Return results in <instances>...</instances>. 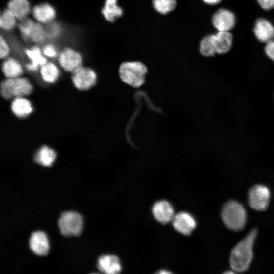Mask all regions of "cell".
Segmentation results:
<instances>
[{
  "mask_svg": "<svg viewBox=\"0 0 274 274\" xmlns=\"http://www.w3.org/2000/svg\"><path fill=\"white\" fill-rule=\"evenodd\" d=\"M256 235L257 230L254 229L232 249L229 263L234 271L242 272L248 269L253 258V246Z\"/></svg>",
  "mask_w": 274,
  "mask_h": 274,
  "instance_id": "obj_1",
  "label": "cell"
},
{
  "mask_svg": "<svg viewBox=\"0 0 274 274\" xmlns=\"http://www.w3.org/2000/svg\"><path fill=\"white\" fill-rule=\"evenodd\" d=\"M56 153L52 148L44 145L40 147L34 156V161L44 167L51 166L56 158Z\"/></svg>",
  "mask_w": 274,
  "mask_h": 274,
  "instance_id": "obj_20",
  "label": "cell"
},
{
  "mask_svg": "<svg viewBox=\"0 0 274 274\" xmlns=\"http://www.w3.org/2000/svg\"><path fill=\"white\" fill-rule=\"evenodd\" d=\"M58 60L59 65L63 70L73 72L82 66L83 58L78 51L66 47L59 53Z\"/></svg>",
  "mask_w": 274,
  "mask_h": 274,
  "instance_id": "obj_8",
  "label": "cell"
},
{
  "mask_svg": "<svg viewBox=\"0 0 274 274\" xmlns=\"http://www.w3.org/2000/svg\"><path fill=\"white\" fill-rule=\"evenodd\" d=\"M47 25V26L45 28V29L47 38L55 39L61 34L62 30V27L59 23L53 21Z\"/></svg>",
  "mask_w": 274,
  "mask_h": 274,
  "instance_id": "obj_29",
  "label": "cell"
},
{
  "mask_svg": "<svg viewBox=\"0 0 274 274\" xmlns=\"http://www.w3.org/2000/svg\"><path fill=\"white\" fill-rule=\"evenodd\" d=\"M260 6L266 10L274 8V0H257Z\"/></svg>",
  "mask_w": 274,
  "mask_h": 274,
  "instance_id": "obj_33",
  "label": "cell"
},
{
  "mask_svg": "<svg viewBox=\"0 0 274 274\" xmlns=\"http://www.w3.org/2000/svg\"><path fill=\"white\" fill-rule=\"evenodd\" d=\"M101 12L107 21L113 22L122 16L123 10L118 5L117 0H105Z\"/></svg>",
  "mask_w": 274,
  "mask_h": 274,
  "instance_id": "obj_21",
  "label": "cell"
},
{
  "mask_svg": "<svg viewBox=\"0 0 274 274\" xmlns=\"http://www.w3.org/2000/svg\"><path fill=\"white\" fill-rule=\"evenodd\" d=\"M98 270L106 274L119 273L122 270L118 257L114 255H104L98 259Z\"/></svg>",
  "mask_w": 274,
  "mask_h": 274,
  "instance_id": "obj_12",
  "label": "cell"
},
{
  "mask_svg": "<svg viewBox=\"0 0 274 274\" xmlns=\"http://www.w3.org/2000/svg\"><path fill=\"white\" fill-rule=\"evenodd\" d=\"M7 8L19 21L27 18L32 11L29 0H9L7 4Z\"/></svg>",
  "mask_w": 274,
  "mask_h": 274,
  "instance_id": "obj_16",
  "label": "cell"
},
{
  "mask_svg": "<svg viewBox=\"0 0 274 274\" xmlns=\"http://www.w3.org/2000/svg\"><path fill=\"white\" fill-rule=\"evenodd\" d=\"M47 39L45 28L42 24L37 22L31 37L30 41L37 44H41Z\"/></svg>",
  "mask_w": 274,
  "mask_h": 274,
  "instance_id": "obj_28",
  "label": "cell"
},
{
  "mask_svg": "<svg viewBox=\"0 0 274 274\" xmlns=\"http://www.w3.org/2000/svg\"><path fill=\"white\" fill-rule=\"evenodd\" d=\"M270 199V192L265 186L256 185L252 187L249 191V204L254 210H266L269 206Z\"/></svg>",
  "mask_w": 274,
  "mask_h": 274,
  "instance_id": "obj_6",
  "label": "cell"
},
{
  "mask_svg": "<svg viewBox=\"0 0 274 274\" xmlns=\"http://www.w3.org/2000/svg\"><path fill=\"white\" fill-rule=\"evenodd\" d=\"M159 273H169L170 272L167 271H161L160 272H159Z\"/></svg>",
  "mask_w": 274,
  "mask_h": 274,
  "instance_id": "obj_35",
  "label": "cell"
},
{
  "mask_svg": "<svg viewBox=\"0 0 274 274\" xmlns=\"http://www.w3.org/2000/svg\"><path fill=\"white\" fill-rule=\"evenodd\" d=\"M72 81L80 90H87L96 83L97 74L92 69L81 66L72 72Z\"/></svg>",
  "mask_w": 274,
  "mask_h": 274,
  "instance_id": "obj_7",
  "label": "cell"
},
{
  "mask_svg": "<svg viewBox=\"0 0 274 274\" xmlns=\"http://www.w3.org/2000/svg\"><path fill=\"white\" fill-rule=\"evenodd\" d=\"M17 19L8 9L3 10L0 16V27L4 31L12 30L17 25Z\"/></svg>",
  "mask_w": 274,
  "mask_h": 274,
  "instance_id": "obj_24",
  "label": "cell"
},
{
  "mask_svg": "<svg viewBox=\"0 0 274 274\" xmlns=\"http://www.w3.org/2000/svg\"><path fill=\"white\" fill-rule=\"evenodd\" d=\"M221 217L224 224L229 229L239 231L243 229L247 221L245 208L235 201H229L223 207Z\"/></svg>",
  "mask_w": 274,
  "mask_h": 274,
  "instance_id": "obj_2",
  "label": "cell"
},
{
  "mask_svg": "<svg viewBox=\"0 0 274 274\" xmlns=\"http://www.w3.org/2000/svg\"><path fill=\"white\" fill-rule=\"evenodd\" d=\"M37 22L28 18L20 21L18 25L22 37L25 41H30Z\"/></svg>",
  "mask_w": 274,
  "mask_h": 274,
  "instance_id": "obj_26",
  "label": "cell"
},
{
  "mask_svg": "<svg viewBox=\"0 0 274 274\" xmlns=\"http://www.w3.org/2000/svg\"><path fill=\"white\" fill-rule=\"evenodd\" d=\"M43 55L49 58H54L58 56L56 47L51 43L45 44L42 49Z\"/></svg>",
  "mask_w": 274,
  "mask_h": 274,
  "instance_id": "obj_30",
  "label": "cell"
},
{
  "mask_svg": "<svg viewBox=\"0 0 274 274\" xmlns=\"http://www.w3.org/2000/svg\"><path fill=\"white\" fill-rule=\"evenodd\" d=\"M154 9L161 14H167L176 6V0H152Z\"/></svg>",
  "mask_w": 274,
  "mask_h": 274,
  "instance_id": "obj_27",
  "label": "cell"
},
{
  "mask_svg": "<svg viewBox=\"0 0 274 274\" xmlns=\"http://www.w3.org/2000/svg\"><path fill=\"white\" fill-rule=\"evenodd\" d=\"M29 246L34 254L40 256H46L49 249L47 237L41 231H36L31 234L29 239Z\"/></svg>",
  "mask_w": 274,
  "mask_h": 274,
  "instance_id": "obj_13",
  "label": "cell"
},
{
  "mask_svg": "<svg viewBox=\"0 0 274 274\" xmlns=\"http://www.w3.org/2000/svg\"><path fill=\"white\" fill-rule=\"evenodd\" d=\"M40 75L42 79L46 83H53L59 77L60 70L53 62H47L40 67Z\"/></svg>",
  "mask_w": 274,
  "mask_h": 274,
  "instance_id": "obj_23",
  "label": "cell"
},
{
  "mask_svg": "<svg viewBox=\"0 0 274 274\" xmlns=\"http://www.w3.org/2000/svg\"><path fill=\"white\" fill-rule=\"evenodd\" d=\"M212 22L218 31H229L235 25V17L231 11L222 8L214 14Z\"/></svg>",
  "mask_w": 274,
  "mask_h": 274,
  "instance_id": "obj_9",
  "label": "cell"
},
{
  "mask_svg": "<svg viewBox=\"0 0 274 274\" xmlns=\"http://www.w3.org/2000/svg\"><path fill=\"white\" fill-rule=\"evenodd\" d=\"M199 50L201 54L205 56H212L216 53L214 34L206 36L200 41Z\"/></svg>",
  "mask_w": 274,
  "mask_h": 274,
  "instance_id": "obj_25",
  "label": "cell"
},
{
  "mask_svg": "<svg viewBox=\"0 0 274 274\" xmlns=\"http://www.w3.org/2000/svg\"><path fill=\"white\" fill-rule=\"evenodd\" d=\"M2 71L7 78L20 77L23 73V67L16 58L8 57L4 59L2 64Z\"/></svg>",
  "mask_w": 274,
  "mask_h": 274,
  "instance_id": "obj_19",
  "label": "cell"
},
{
  "mask_svg": "<svg viewBox=\"0 0 274 274\" xmlns=\"http://www.w3.org/2000/svg\"><path fill=\"white\" fill-rule=\"evenodd\" d=\"M152 212L155 218L160 223L164 224L172 221L175 216L173 207L165 200L155 203L153 207Z\"/></svg>",
  "mask_w": 274,
  "mask_h": 274,
  "instance_id": "obj_14",
  "label": "cell"
},
{
  "mask_svg": "<svg viewBox=\"0 0 274 274\" xmlns=\"http://www.w3.org/2000/svg\"><path fill=\"white\" fill-rule=\"evenodd\" d=\"M32 90L31 82L25 77L7 78L1 83V93L5 99H10L13 97H24L30 95Z\"/></svg>",
  "mask_w": 274,
  "mask_h": 274,
  "instance_id": "obj_3",
  "label": "cell"
},
{
  "mask_svg": "<svg viewBox=\"0 0 274 274\" xmlns=\"http://www.w3.org/2000/svg\"><path fill=\"white\" fill-rule=\"evenodd\" d=\"M11 109L13 114L20 118L28 116L33 111L31 102L24 97H15L12 101Z\"/></svg>",
  "mask_w": 274,
  "mask_h": 274,
  "instance_id": "obj_18",
  "label": "cell"
},
{
  "mask_svg": "<svg viewBox=\"0 0 274 274\" xmlns=\"http://www.w3.org/2000/svg\"><path fill=\"white\" fill-rule=\"evenodd\" d=\"M172 223L176 230L185 235H190L196 226L194 217L186 212H180L175 214Z\"/></svg>",
  "mask_w": 274,
  "mask_h": 274,
  "instance_id": "obj_10",
  "label": "cell"
},
{
  "mask_svg": "<svg viewBox=\"0 0 274 274\" xmlns=\"http://www.w3.org/2000/svg\"><path fill=\"white\" fill-rule=\"evenodd\" d=\"M83 222V218L79 213L73 211H65L61 213L58 225L63 236H78L81 233Z\"/></svg>",
  "mask_w": 274,
  "mask_h": 274,
  "instance_id": "obj_5",
  "label": "cell"
},
{
  "mask_svg": "<svg viewBox=\"0 0 274 274\" xmlns=\"http://www.w3.org/2000/svg\"><path fill=\"white\" fill-rule=\"evenodd\" d=\"M147 73L146 66L139 61L123 62L119 68L121 80L124 83L135 88L144 84Z\"/></svg>",
  "mask_w": 274,
  "mask_h": 274,
  "instance_id": "obj_4",
  "label": "cell"
},
{
  "mask_svg": "<svg viewBox=\"0 0 274 274\" xmlns=\"http://www.w3.org/2000/svg\"><path fill=\"white\" fill-rule=\"evenodd\" d=\"M25 52L30 60V62L26 65V68L29 71L35 72L47 62L42 49L37 46L25 49Z\"/></svg>",
  "mask_w": 274,
  "mask_h": 274,
  "instance_id": "obj_17",
  "label": "cell"
},
{
  "mask_svg": "<svg viewBox=\"0 0 274 274\" xmlns=\"http://www.w3.org/2000/svg\"><path fill=\"white\" fill-rule=\"evenodd\" d=\"M254 33L260 41L267 43L274 39V26L267 20L259 18L255 22Z\"/></svg>",
  "mask_w": 274,
  "mask_h": 274,
  "instance_id": "obj_15",
  "label": "cell"
},
{
  "mask_svg": "<svg viewBox=\"0 0 274 274\" xmlns=\"http://www.w3.org/2000/svg\"><path fill=\"white\" fill-rule=\"evenodd\" d=\"M205 3L209 5H215L221 1V0H203Z\"/></svg>",
  "mask_w": 274,
  "mask_h": 274,
  "instance_id": "obj_34",
  "label": "cell"
},
{
  "mask_svg": "<svg viewBox=\"0 0 274 274\" xmlns=\"http://www.w3.org/2000/svg\"><path fill=\"white\" fill-rule=\"evenodd\" d=\"M216 53L223 54L228 52L232 44V36L229 31H218L214 34Z\"/></svg>",
  "mask_w": 274,
  "mask_h": 274,
  "instance_id": "obj_22",
  "label": "cell"
},
{
  "mask_svg": "<svg viewBox=\"0 0 274 274\" xmlns=\"http://www.w3.org/2000/svg\"><path fill=\"white\" fill-rule=\"evenodd\" d=\"M32 13L36 21L42 24H48L54 21L56 17L54 7L48 3L36 5L32 8Z\"/></svg>",
  "mask_w": 274,
  "mask_h": 274,
  "instance_id": "obj_11",
  "label": "cell"
},
{
  "mask_svg": "<svg viewBox=\"0 0 274 274\" xmlns=\"http://www.w3.org/2000/svg\"><path fill=\"white\" fill-rule=\"evenodd\" d=\"M265 51L268 57L274 61V39L267 43Z\"/></svg>",
  "mask_w": 274,
  "mask_h": 274,
  "instance_id": "obj_32",
  "label": "cell"
},
{
  "mask_svg": "<svg viewBox=\"0 0 274 274\" xmlns=\"http://www.w3.org/2000/svg\"><path fill=\"white\" fill-rule=\"evenodd\" d=\"M10 52V47L6 39L1 35L0 38V57L5 59L8 57Z\"/></svg>",
  "mask_w": 274,
  "mask_h": 274,
  "instance_id": "obj_31",
  "label": "cell"
}]
</instances>
